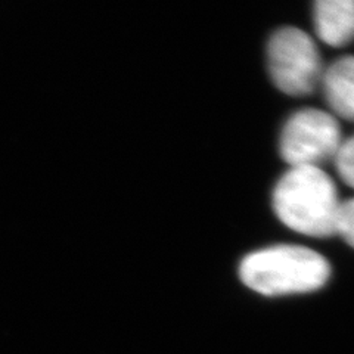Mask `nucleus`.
I'll return each mask as SVG.
<instances>
[{
	"label": "nucleus",
	"instance_id": "1",
	"mask_svg": "<svg viewBox=\"0 0 354 354\" xmlns=\"http://www.w3.org/2000/svg\"><path fill=\"white\" fill-rule=\"evenodd\" d=\"M339 204L334 180L320 167H291L273 191V209L282 223L312 238L335 235Z\"/></svg>",
	"mask_w": 354,
	"mask_h": 354
},
{
	"label": "nucleus",
	"instance_id": "2",
	"mask_svg": "<svg viewBox=\"0 0 354 354\" xmlns=\"http://www.w3.org/2000/svg\"><path fill=\"white\" fill-rule=\"evenodd\" d=\"M330 276L328 260L300 245H274L251 252L239 264L243 285L274 297L304 294L322 288Z\"/></svg>",
	"mask_w": 354,
	"mask_h": 354
},
{
	"label": "nucleus",
	"instance_id": "3",
	"mask_svg": "<svg viewBox=\"0 0 354 354\" xmlns=\"http://www.w3.org/2000/svg\"><path fill=\"white\" fill-rule=\"evenodd\" d=\"M268 66L274 86L290 96L313 93L324 75L313 39L295 27L273 32L268 44Z\"/></svg>",
	"mask_w": 354,
	"mask_h": 354
},
{
	"label": "nucleus",
	"instance_id": "4",
	"mask_svg": "<svg viewBox=\"0 0 354 354\" xmlns=\"http://www.w3.org/2000/svg\"><path fill=\"white\" fill-rule=\"evenodd\" d=\"M341 129L334 115L316 108L301 109L286 121L279 152L291 167H319L334 160L341 145Z\"/></svg>",
	"mask_w": 354,
	"mask_h": 354
},
{
	"label": "nucleus",
	"instance_id": "5",
	"mask_svg": "<svg viewBox=\"0 0 354 354\" xmlns=\"http://www.w3.org/2000/svg\"><path fill=\"white\" fill-rule=\"evenodd\" d=\"M317 37L339 48L354 39V0H317L313 8Z\"/></svg>",
	"mask_w": 354,
	"mask_h": 354
},
{
	"label": "nucleus",
	"instance_id": "6",
	"mask_svg": "<svg viewBox=\"0 0 354 354\" xmlns=\"http://www.w3.org/2000/svg\"><path fill=\"white\" fill-rule=\"evenodd\" d=\"M324 93L334 113L354 121V57H342L332 64L322 75Z\"/></svg>",
	"mask_w": 354,
	"mask_h": 354
},
{
	"label": "nucleus",
	"instance_id": "7",
	"mask_svg": "<svg viewBox=\"0 0 354 354\" xmlns=\"http://www.w3.org/2000/svg\"><path fill=\"white\" fill-rule=\"evenodd\" d=\"M334 161L341 179L354 187V135L341 142Z\"/></svg>",
	"mask_w": 354,
	"mask_h": 354
},
{
	"label": "nucleus",
	"instance_id": "8",
	"mask_svg": "<svg viewBox=\"0 0 354 354\" xmlns=\"http://www.w3.org/2000/svg\"><path fill=\"white\" fill-rule=\"evenodd\" d=\"M335 235H339L351 248H354V198L341 201L335 223Z\"/></svg>",
	"mask_w": 354,
	"mask_h": 354
}]
</instances>
